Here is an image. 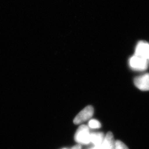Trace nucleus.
Returning a JSON list of instances; mask_svg holds the SVG:
<instances>
[{"label":"nucleus","instance_id":"f257e3e1","mask_svg":"<svg viewBox=\"0 0 149 149\" xmlns=\"http://www.w3.org/2000/svg\"><path fill=\"white\" fill-rule=\"evenodd\" d=\"M75 141L79 144H88L90 143V133L88 126L81 125L75 134Z\"/></svg>","mask_w":149,"mask_h":149},{"label":"nucleus","instance_id":"f03ea898","mask_svg":"<svg viewBox=\"0 0 149 149\" xmlns=\"http://www.w3.org/2000/svg\"><path fill=\"white\" fill-rule=\"evenodd\" d=\"M94 110L92 106H87L82 110L76 116L73 120V123L75 125L80 124L86 122L91 118L94 114Z\"/></svg>","mask_w":149,"mask_h":149},{"label":"nucleus","instance_id":"7ed1b4c3","mask_svg":"<svg viewBox=\"0 0 149 149\" xmlns=\"http://www.w3.org/2000/svg\"><path fill=\"white\" fill-rule=\"evenodd\" d=\"M130 66L132 69L138 70H144L148 67L147 60L140 58L136 56H133L129 61Z\"/></svg>","mask_w":149,"mask_h":149},{"label":"nucleus","instance_id":"20e7f679","mask_svg":"<svg viewBox=\"0 0 149 149\" xmlns=\"http://www.w3.org/2000/svg\"><path fill=\"white\" fill-rule=\"evenodd\" d=\"M134 84L139 90L143 91H149V73H146L135 78Z\"/></svg>","mask_w":149,"mask_h":149},{"label":"nucleus","instance_id":"39448f33","mask_svg":"<svg viewBox=\"0 0 149 149\" xmlns=\"http://www.w3.org/2000/svg\"><path fill=\"white\" fill-rule=\"evenodd\" d=\"M149 54V44L146 42L141 41L136 45L135 56L144 59H148Z\"/></svg>","mask_w":149,"mask_h":149},{"label":"nucleus","instance_id":"423d86ee","mask_svg":"<svg viewBox=\"0 0 149 149\" xmlns=\"http://www.w3.org/2000/svg\"><path fill=\"white\" fill-rule=\"evenodd\" d=\"M114 137L113 133L109 132L104 138V141L101 145V149H115Z\"/></svg>","mask_w":149,"mask_h":149},{"label":"nucleus","instance_id":"0eeeda50","mask_svg":"<svg viewBox=\"0 0 149 149\" xmlns=\"http://www.w3.org/2000/svg\"><path fill=\"white\" fill-rule=\"evenodd\" d=\"M104 138L105 136L102 133L94 132L90 133V142L94 144L95 146H100L103 142Z\"/></svg>","mask_w":149,"mask_h":149},{"label":"nucleus","instance_id":"6e6552de","mask_svg":"<svg viewBox=\"0 0 149 149\" xmlns=\"http://www.w3.org/2000/svg\"><path fill=\"white\" fill-rule=\"evenodd\" d=\"M88 127L92 129H99L101 127V124L97 120L91 119L88 122Z\"/></svg>","mask_w":149,"mask_h":149},{"label":"nucleus","instance_id":"1a4fd4ad","mask_svg":"<svg viewBox=\"0 0 149 149\" xmlns=\"http://www.w3.org/2000/svg\"><path fill=\"white\" fill-rule=\"evenodd\" d=\"M114 147L115 149H129L124 142L119 140L115 141Z\"/></svg>","mask_w":149,"mask_h":149},{"label":"nucleus","instance_id":"9d476101","mask_svg":"<svg viewBox=\"0 0 149 149\" xmlns=\"http://www.w3.org/2000/svg\"><path fill=\"white\" fill-rule=\"evenodd\" d=\"M72 149H81V146L80 144H77L73 147Z\"/></svg>","mask_w":149,"mask_h":149},{"label":"nucleus","instance_id":"9b49d317","mask_svg":"<svg viewBox=\"0 0 149 149\" xmlns=\"http://www.w3.org/2000/svg\"><path fill=\"white\" fill-rule=\"evenodd\" d=\"M148 59L149 60V56H148Z\"/></svg>","mask_w":149,"mask_h":149},{"label":"nucleus","instance_id":"f8f14e48","mask_svg":"<svg viewBox=\"0 0 149 149\" xmlns=\"http://www.w3.org/2000/svg\"></svg>","mask_w":149,"mask_h":149}]
</instances>
